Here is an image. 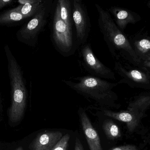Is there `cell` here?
Instances as JSON below:
<instances>
[{
  "mask_svg": "<svg viewBox=\"0 0 150 150\" xmlns=\"http://www.w3.org/2000/svg\"><path fill=\"white\" fill-rule=\"evenodd\" d=\"M111 150H141L139 149L136 146L133 145H126L119 146L114 148Z\"/></svg>",
  "mask_w": 150,
  "mask_h": 150,
  "instance_id": "cell-19",
  "label": "cell"
},
{
  "mask_svg": "<svg viewBox=\"0 0 150 150\" xmlns=\"http://www.w3.org/2000/svg\"><path fill=\"white\" fill-rule=\"evenodd\" d=\"M102 127L105 134L109 139L115 140L121 136L119 127L112 120L105 121Z\"/></svg>",
  "mask_w": 150,
  "mask_h": 150,
  "instance_id": "cell-16",
  "label": "cell"
},
{
  "mask_svg": "<svg viewBox=\"0 0 150 150\" xmlns=\"http://www.w3.org/2000/svg\"><path fill=\"white\" fill-rule=\"evenodd\" d=\"M79 58L80 64L90 75L102 79H115L114 72L97 58L89 43L80 46Z\"/></svg>",
  "mask_w": 150,
  "mask_h": 150,
  "instance_id": "cell-5",
  "label": "cell"
},
{
  "mask_svg": "<svg viewBox=\"0 0 150 150\" xmlns=\"http://www.w3.org/2000/svg\"><path fill=\"white\" fill-rule=\"evenodd\" d=\"M148 6H149V8H150V1L149 2V3H148Z\"/></svg>",
  "mask_w": 150,
  "mask_h": 150,
  "instance_id": "cell-24",
  "label": "cell"
},
{
  "mask_svg": "<svg viewBox=\"0 0 150 150\" xmlns=\"http://www.w3.org/2000/svg\"><path fill=\"white\" fill-rule=\"evenodd\" d=\"M53 5V1L45 0L37 13L17 32L16 36L17 39L29 46H36L39 35L47 24Z\"/></svg>",
  "mask_w": 150,
  "mask_h": 150,
  "instance_id": "cell-4",
  "label": "cell"
},
{
  "mask_svg": "<svg viewBox=\"0 0 150 150\" xmlns=\"http://www.w3.org/2000/svg\"><path fill=\"white\" fill-rule=\"evenodd\" d=\"M134 45L137 56L140 55L141 56H147L146 61L148 60L150 56V40L145 38L139 40L135 42Z\"/></svg>",
  "mask_w": 150,
  "mask_h": 150,
  "instance_id": "cell-17",
  "label": "cell"
},
{
  "mask_svg": "<svg viewBox=\"0 0 150 150\" xmlns=\"http://www.w3.org/2000/svg\"><path fill=\"white\" fill-rule=\"evenodd\" d=\"M12 0H0V10L14 2Z\"/></svg>",
  "mask_w": 150,
  "mask_h": 150,
  "instance_id": "cell-20",
  "label": "cell"
},
{
  "mask_svg": "<svg viewBox=\"0 0 150 150\" xmlns=\"http://www.w3.org/2000/svg\"><path fill=\"white\" fill-rule=\"evenodd\" d=\"M144 65L146 67L148 68H150V61H145L144 62Z\"/></svg>",
  "mask_w": 150,
  "mask_h": 150,
  "instance_id": "cell-22",
  "label": "cell"
},
{
  "mask_svg": "<svg viewBox=\"0 0 150 150\" xmlns=\"http://www.w3.org/2000/svg\"><path fill=\"white\" fill-rule=\"evenodd\" d=\"M147 61H150V56L149 57V58L148 59V60Z\"/></svg>",
  "mask_w": 150,
  "mask_h": 150,
  "instance_id": "cell-25",
  "label": "cell"
},
{
  "mask_svg": "<svg viewBox=\"0 0 150 150\" xmlns=\"http://www.w3.org/2000/svg\"><path fill=\"white\" fill-rule=\"evenodd\" d=\"M45 0H33L31 2L24 5L19 4L15 9L27 18L32 17L41 8Z\"/></svg>",
  "mask_w": 150,
  "mask_h": 150,
  "instance_id": "cell-14",
  "label": "cell"
},
{
  "mask_svg": "<svg viewBox=\"0 0 150 150\" xmlns=\"http://www.w3.org/2000/svg\"><path fill=\"white\" fill-rule=\"evenodd\" d=\"M150 106V96L139 97L129 105L127 111L142 118L144 112Z\"/></svg>",
  "mask_w": 150,
  "mask_h": 150,
  "instance_id": "cell-12",
  "label": "cell"
},
{
  "mask_svg": "<svg viewBox=\"0 0 150 150\" xmlns=\"http://www.w3.org/2000/svg\"><path fill=\"white\" fill-rule=\"evenodd\" d=\"M95 7L98 12V24L104 40L113 57L119 55L129 57L137 63L140 59L126 35L118 28L108 11L98 4Z\"/></svg>",
  "mask_w": 150,
  "mask_h": 150,
  "instance_id": "cell-1",
  "label": "cell"
},
{
  "mask_svg": "<svg viewBox=\"0 0 150 150\" xmlns=\"http://www.w3.org/2000/svg\"><path fill=\"white\" fill-rule=\"evenodd\" d=\"M80 122L90 150H103L98 134L93 128L89 117L83 110L79 113Z\"/></svg>",
  "mask_w": 150,
  "mask_h": 150,
  "instance_id": "cell-8",
  "label": "cell"
},
{
  "mask_svg": "<svg viewBox=\"0 0 150 150\" xmlns=\"http://www.w3.org/2000/svg\"><path fill=\"white\" fill-rule=\"evenodd\" d=\"M52 11L51 40L54 48L61 55L64 57H69L74 54L77 47L74 41L73 28L61 18L57 2Z\"/></svg>",
  "mask_w": 150,
  "mask_h": 150,
  "instance_id": "cell-3",
  "label": "cell"
},
{
  "mask_svg": "<svg viewBox=\"0 0 150 150\" xmlns=\"http://www.w3.org/2000/svg\"><path fill=\"white\" fill-rule=\"evenodd\" d=\"M104 115L126 123L130 132H133L137 127L140 117L129 111L115 112L108 110H103Z\"/></svg>",
  "mask_w": 150,
  "mask_h": 150,
  "instance_id": "cell-11",
  "label": "cell"
},
{
  "mask_svg": "<svg viewBox=\"0 0 150 150\" xmlns=\"http://www.w3.org/2000/svg\"><path fill=\"white\" fill-rule=\"evenodd\" d=\"M60 131H46L38 135L30 145V150H52L63 136Z\"/></svg>",
  "mask_w": 150,
  "mask_h": 150,
  "instance_id": "cell-7",
  "label": "cell"
},
{
  "mask_svg": "<svg viewBox=\"0 0 150 150\" xmlns=\"http://www.w3.org/2000/svg\"><path fill=\"white\" fill-rule=\"evenodd\" d=\"M26 19L15 8L6 11L0 14V26H11Z\"/></svg>",
  "mask_w": 150,
  "mask_h": 150,
  "instance_id": "cell-15",
  "label": "cell"
},
{
  "mask_svg": "<svg viewBox=\"0 0 150 150\" xmlns=\"http://www.w3.org/2000/svg\"><path fill=\"white\" fill-rule=\"evenodd\" d=\"M74 80L63 79L67 86L87 99L100 105H108L116 96L112 91L117 84L91 75L73 77Z\"/></svg>",
  "mask_w": 150,
  "mask_h": 150,
  "instance_id": "cell-2",
  "label": "cell"
},
{
  "mask_svg": "<svg viewBox=\"0 0 150 150\" xmlns=\"http://www.w3.org/2000/svg\"><path fill=\"white\" fill-rule=\"evenodd\" d=\"M56 2L59 8L61 18L69 26L73 28L72 1L58 0Z\"/></svg>",
  "mask_w": 150,
  "mask_h": 150,
  "instance_id": "cell-13",
  "label": "cell"
},
{
  "mask_svg": "<svg viewBox=\"0 0 150 150\" xmlns=\"http://www.w3.org/2000/svg\"><path fill=\"white\" fill-rule=\"evenodd\" d=\"M115 70L123 78L119 82L120 83L127 81H132L140 84H147L149 83V76L142 70L127 69L118 62L115 63Z\"/></svg>",
  "mask_w": 150,
  "mask_h": 150,
  "instance_id": "cell-9",
  "label": "cell"
},
{
  "mask_svg": "<svg viewBox=\"0 0 150 150\" xmlns=\"http://www.w3.org/2000/svg\"><path fill=\"white\" fill-rule=\"evenodd\" d=\"M75 150H84L81 141L78 138L75 141Z\"/></svg>",
  "mask_w": 150,
  "mask_h": 150,
  "instance_id": "cell-21",
  "label": "cell"
},
{
  "mask_svg": "<svg viewBox=\"0 0 150 150\" xmlns=\"http://www.w3.org/2000/svg\"><path fill=\"white\" fill-rule=\"evenodd\" d=\"M108 11L114 18L115 23L121 31H123L128 24L137 22L135 14L126 9L116 6H112Z\"/></svg>",
  "mask_w": 150,
  "mask_h": 150,
  "instance_id": "cell-10",
  "label": "cell"
},
{
  "mask_svg": "<svg viewBox=\"0 0 150 150\" xmlns=\"http://www.w3.org/2000/svg\"><path fill=\"white\" fill-rule=\"evenodd\" d=\"M16 150H23V147H19Z\"/></svg>",
  "mask_w": 150,
  "mask_h": 150,
  "instance_id": "cell-23",
  "label": "cell"
},
{
  "mask_svg": "<svg viewBox=\"0 0 150 150\" xmlns=\"http://www.w3.org/2000/svg\"><path fill=\"white\" fill-rule=\"evenodd\" d=\"M70 137V135L68 134L63 136L52 150H67Z\"/></svg>",
  "mask_w": 150,
  "mask_h": 150,
  "instance_id": "cell-18",
  "label": "cell"
},
{
  "mask_svg": "<svg viewBox=\"0 0 150 150\" xmlns=\"http://www.w3.org/2000/svg\"><path fill=\"white\" fill-rule=\"evenodd\" d=\"M72 3V17L76 32V43L80 46L87 42L91 25L87 9L81 0Z\"/></svg>",
  "mask_w": 150,
  "mask_h": 150,
  "instance_id": "cell-6",
  "label": "cell"
}]
</instances>
